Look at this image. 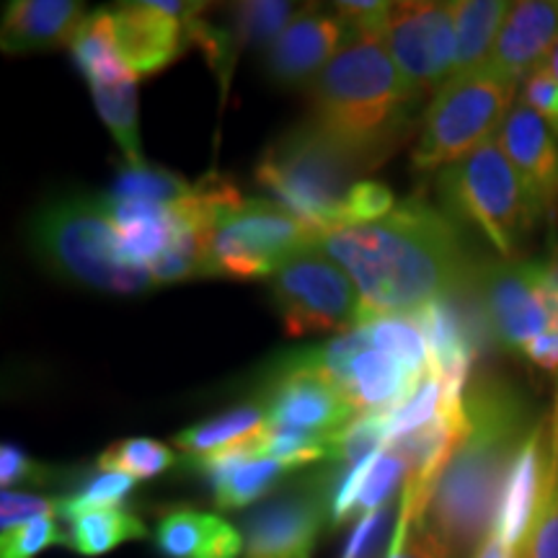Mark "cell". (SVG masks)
I'll list each match as a JSON object with an SVG mask.
<instances>
[{
  "instance_id": "277c9868",
  "label": "cell",
  "mask_w": 558,
  "mask_h": 558,
  "mask_svg": "<svg viewBox=\"0 0 558 558\" xmlns=\"http://www.w3.org/2000/svg\"><path fill=\"white\" fill-rule=\"evenodd\" d=\"M32 246L54 275L90 290L140 295L158 288L148 267L122 256L120 233L104 199L50 202L32 222Z\"/></svg>"
},
{
  "instance_id": "7bdbcfd3",
  "label": "cell",
  "mask_w": 558,
  "mask_h": 558,
  "mask_svg": "<svg viewBox=\"0 0 558 558\" xmlns=\"http://www.w3.org/2000/svg\"><path fill=\"white\" fill-rule=\"evenodd\" d=\"M47 478L45 465L34 463V460L26 456L24 450L16 448V445H3L0 448V484H3L5 492L9 486L16 484H41Z\"/></svg>"
},
{
  "instance_id": "d590c367",
  "label": "cell",
  "mask_w": 558,
  "mask_h": 558,
  "mask_svg": "<svg viewBox=\"0 0 558 558\" xmlns=\"http://www.w3.org/2000/svg\"><path fill=\"white\" fill-rule=\"evenodd\" d=\"M409 476V465L396 450H383L369 463L365 484H362L360 499H357V514L373 512V509L388 507V499L399 488L401 478Z\"/></svg>"
},
{
  "instance_id": "8d00e7d4",
  "label": "cell",
  "mask_w": 558,
  "mask_h": 558,
  "mask_svg": "<svg viewBox=\"0 0 558 558\" xmlns=\"http://www.w3.org/2000/svg\"><path fill=\"white\" fill-rule=\"evenodd\" d=\"M50 546H68V535L54 518H39L3 533L0 558H34Z\"/></svg>"
},
{
  "instance_id": "7a4b0ae2",
  "label": "cell",
  "mask_w": 558,
  "mask_h": 558,
  "mask_svg": "<svg viewBox=\"0 0 558 558\" xmlns=\"http://www.w3.org/2000/svg\"><path fill=\"white\" fill-rule=\"evenodd\" d=\"M469 432L432 492L424 522L452 558L476 556L499 518L522 445L538 429L533 401L512 380L484 375L465 390Z\"/></svg>"
},
{
  "instance_id": "5b68a950",
  "label": "cell",
  "mask_w": 558,
  "mask_h": 558,
  "mask_svg": "<svg viewBox=\"0 0 558 558\" xmlns=\"http://www.w3.org/2000/svg\"><path fill=\"white\" fill-rule=\"evenodd\" d=\"M367 169L316 124L279 135L256 166V181L318 235L341 228V205Z\"/></svg>"
},
{
  "instance_id": "44dd1931",
  "label": "cell",
  "mask_w": 558,
  "mask_h": 558,
  "mask_svg": "<svg viewBox=\"0 0 558 558\" xmlns=\"http://www.w3.org/2000/svg\"><path fill=\"white\" fill-rule=\"evenodd\" d=\"M156 546L166 558H239L246 548L230 522L190 507H177L160 518Z\"/></svg>"
},
{
  "instance_id": "d6a6232c",
  "label": "cell",
  "mask_w": 558,
  "mask_h": 558,
  "mask_svg": "<svg viewBox=\"0 0 558 558\" xmlns=\"http://www.w3.org/2000/svg\"><path fill=\"white\" fill-rule=\"evenodd\" d=\"M439 407H442V386H439V380L429 373L399 409L386 414L388 442L393 445L396 439L409 437L422 427H427L432 418L439 414Z\"/></svg>"
},
{
  "instance_id": "603a6c76",
  "label": "cell",
  "mask_w": 558,
  "mask_h": 558,
  "mask_svg": "<svg viewBox=\"0 0 558 558\" xmlns=\"http://www.w3.org/2000/svg\"><path fill=\"white\" fill-rule=\"evenodd\" d=\"M452 9H456L458 41L452 75H460L486 65L512 3H505V0H458V3H452Z\"/></svg>"
},
{
  "instance_id": "b9f144b4",
  "label": "cell",
  "mask_w": 558,
  "mask_h": 558,
  "mask_svg": "<svg viewBox=\"0 0 558 558\" xmlns=\"http://www.w3.org/2000/svg\"><path fill=\"white\" fill-rule=\"evenodd\" d=\"M54 514H60V499L24 492H3V497H0V527H3V533L32 520L54 518Z\"/></svg>"
},
{
  "instance_id": "ba28073f",
  "label": "cell",
  "mask_w": 558,
  "mask_h": 558,
  "mask_svg": "<svg viewBox=\"0 0 558 558\" xmlns=\"http://www.w3.org/2000/svg\"><path fill=\"white\" fill-rule=\"evenodd\" d=\"M318 230L275 199H243L205 230L209 277L264 279L318 243Z\"/></svg>"
},
{
  "instance_id": "f35d334b",
  "label": "cell",
  "mask_w": 558,
  "mask_h": 558,
  "mask_svg": "<svg viewBox=\"0 0 558 558\" xmlns=\"http://www.w3.org/2000/svg\"><path fill=\"white\" fill-rule=\"evenodd\" d=\"M518 558H558V481L548 476V492Z\"/></svg>"
},
{
  "instance_id": "6da1fadb",
  "label": "cell",
  "mask_w": 558,
  "mask_h": 558,
  "mask_svg": "<svg viewBox=\"0 0 558 558\" xmlns=\"http://www.w3.org/2000/svg\"><path fill=\"white\" fill-rule=\"evenodd\" d=\"M318 246L352 277L362 324L414 316L439 298L469 290L478 269L458 220L418 197H409L388 218L331 230Z\"/></svg>"
},
{
  "instance_id": "cb8c5ba5",
  "label": "cell",
  "mask_w": 558,
  "mask_h": 558,
  "mask_svg": "<svg viewBox=\"0 0 558 558\" xmlns=\"http://www.w3.org/2000/svg\"><path fill=\"white\" fill-rule=\"evenodd\" d=\"M148 538L145 522L124 507L94 509L70 522L68 546L81 556H101L128 541Z\"/></svg>"
},
{
  "instance_id": "30bf717a",
  "label": "cell",
  "mask_w": 558,
  "mask_h": 558,
  "mask_svg": "<svg viewBox=\"0 0 558 558\" xmlns=\"http://www.w3.org/2000/svg\"><path fill=\"white\" fill-rule=\"evenodd\" d=\"M546 282V262L478 264L471 292L494 344L522 354L530 341L550 331Z\"/></svg>"
},
{
  "instance_id": "bcb514c9",
  "label": "cell",
  "mask_w": 558,
  "mask_h": 558,
  "mask_svg": "<svg viewBox=\"0 0 558 558\" xmlns=\"http://www.w3.org/2000/svg\"><path fill=\"white\" fill-rule=\"evenodd\" d=\"M548 442H550V478H556V481H558V390H556V403H554V411H550Z\"/></svg>"
},
{
  "instance_id": "9c48e42d",
  "label": "cell",
  "mask_w": 558,
  "mask_h": 558,
  "mask_svg": "<svg viewBox=\"0 0 558 558\" xmlns=\"http://www.w3.org/2000/svg\"><path fill=\"white\" fill-rule=\"evenodd\" d=\"M288 337L352 331L362 326V300L352 277L318 243L305 246L269 277Z\"/></svg>"
},
{
  "instance_id": "f6af8a7d",
  "label": "cell",
  "mask_w": 558,
  "mask_h": 558,
  "mask_svg": "<svg viewBox=\"0 0 558 558\" xmlns=\"http://www.w3.org/2000/svg\"><path fill=\"white\" fill-rule=\"evenodd\" d=\"M473 558H518V556H514V550L499 538V533H492L484 543H481V548L476 550V556Z\"/></svg>"
},
{
  "instance_id": "f546056e",
  "label": "cell",
  "mask_w": 558,
  "mask_h": 558,
  "mask_svg": "<svg viewBox=\"0 0 558 558\" xmlns=\"http://www.w3.org/2000/svg\"><path fill=\"white\" fill-rule=\"evenodd\" d=\"M177 463L171 448L163 442L148 437H132L122 439V442L111 445L99 456V471L101 473H122L130 478H153L160 476Z\"/></svg>"
},
{
  "instance_id": "7c38bea8",
  "label": "cell",
  "mask_w": 558,
  "mask_h": 558,
  "mask_svg": "<svg viewBox=\"0 0 558 558\" xmlns=\"http://www.w3.org/2000/svg\"><path fill=\"white\" fill-rule=\"evenodd\" d=\"M264 411L271 429H300L339 435L357 416L337 383L320 369L305 365L295 352L277 365L264 393Z\"/></svg>"
},
{
  "instance_id": "f1b7e54d",
  "label": "cell",
  "mask_w": 558,
  "mask_h": 558,
  "mask_svg": "<svg viewBox=\"0 0 558 558\" xmlns=\"http://www.w3.org/2000/svg\"><path fill=\"white\" fill-rule=\"evenodd\" d=\"M288 471L282 463L271 458H256L248 463L239 465V469L222 473L213 481L215 486V505L220 509H241L256 501L269 492L271 486L282 478Z\"/></svg>"
},
{
  "instance_id": "ee69618b",
  "label": "cell",
  "mask_w": 558,
  "mask_h": 558,
  "mask_svg": "<svg viewBox=\"0 0 558 558\" xmlns=\"http://www.w3.org/2000/svg\"><path fill=\"white\" fill-rule=\"evenodd\" d=\"M522 354L543 369H558V331L550 329L543 337L530 341Z\"/></svg>"
},
{
  "instance_id": "2e32d148",
  "label": "cell",
  "mask_w": 558,
  "mask_h": 558,
  "mask_svg": "<svg viewBox=\"0 0 558 558\" xmlns=\"http://www.w3.org/2000/svg\"><path fill=\"white\" fill-rule=\"evenodd\" d=\"M324 505L313 494H295L262 507L246 522V558H313Z\"/></svg>"
},
{
  "instance_id": "4316f807",
  "label": "cell",
  "mask_w": 558,
  "mask_h": 558,
  "mask_svg": "<svg viewBox=\"0 0 558 558\" xmlns=\"http://www.w3.org/2000/svg\"><path fill=\"white\" fill-rule=\"evenodd\" d=\"M367 329L369 344L378 352L396 357L416 378L429 375V347L414 316H383L362 324Z\"/></svg>"
},
{
  "instance_id": "7402d4cb",
  "label": "cell",
  "mask_w": 558,
  "mask_h": 558,
  "mask_svg": "<svg viewBox=\"0 0 558 558\" xmlns=\"http://www.w3.org/2000/svg\"><path fill=\"white\" fill-rule=\"evenodd\" d=\"M70 54L90 86H117V83L137 81L120 54L114 19L109 9L88 13L81 21L70 39Z\"/></svg>"
},
{
  "instance_id": "e575fe53",
  "label": "cell",
  "mask_w": 558,
  "mask_h": 558,
  "mask_svg": "<svg viewBox=\"0 0 558 558\" xmlns=\"http://www.w3.org/2000/svg\"><path fill=\"white\" fill-rule=\"evenodd\" d=\"M132 488H135V478L122 476V473H101V476L90 478L73 497L60 499V518L73 522L81 514L94 512V509L120 507V501Z\"/></svg>"
},
{
  "instance_id": "8992f818",
  "label": "cell",
  "mask_w": 558,
  "mask_h": 558,
  "mask_svg": "<svg viewBox=\"0 0 558 558\" xmlns=\"http://www.w3.org/2000/svg\"><path fill=\"white\" fill-rule=\"evenodd\" d=\"M437 190L450 218L478 228L505 259H514L538 220L546 218L499 140L445 166L437 177Z\"/></svg>"
},
{
  "instance_id": "7dc6e473",
  "label": "cell",
  "mask_w": 558,
  "mask_h": 558,
  "mask_svg": "<svg viewBox=\"0 0 558 558\" xmlns=\"http://www.w3.org/2000/svg\"><path fill=\"white\" fill-rule=\"evenodd\" d=\"M543 68H546V70H548V73H550V75H554V78H556V83H558V39H556L554 50H550V52H548V58H546V60H543Z\"/></svg>"
},
{
  "instance_id": "ab89813d",
  "label": "cell",
  "mask_w": 558,
  "mask_h": 558,
  "mask_svg": "<svg viewBox=\"0 0 558 558\" xmlns=\"http://www.w3.org/2000/svg\"><path fill=\"white\" fill-rule=\"evenodd\" d=\"M386 558H452L445 543L437 538L424 520L399 518Z\"/></svg>"
},
{
  "instance_id": "e0dca14e",
  "label": "cell",
  "mask_w": 558,
  "mask_h": 558,
  "mask_svg": "<svg viewBox=\"0 0 558 558\" xmlns=\"http://www.w3.org/2000/svg\"><path fill=\"white\" fill-rule=\"evenodd\" d=\"M558 39V0H522L512 3L486 68L501 78L522 83V78L543 65Z\"/></svg>"
},
{
  "instance_id": "484cf974",
  "label": "cell",
  "mask_w": 558,
  "mask_h": 558,
  "mask_svg": "<svg viewBox=\"0 0 558 558\" xmlns=\"http://www.w3.org/2000/svg\"><path fill=\"white\" fill-rule=\"evenodd\" d=\"M99 117L107 124L111 135L132 166L148 163L140 145V124H137V81L117 83V86H90Z\"/></svg>"
},
{
  "instance_id": "9a60e30c",
  "label": "cell",
  "mask_w": 558,
  "mask_h": 558,
  "mask_svg": "<svg viewBox=\"0 0 558 558\" xmlns=\"http://www.w3.org/2000/svg\"><path fill=\"white\" fill-rule=\"evenodd\" d=\"M499 145L538 199L543 215L554 218L558 209V137L541 114L518 101L499 130Z\"/></svg>"
},
{
  "instance_id": "836d02e7",
  "label": "cell",
  "mask_w": 558,
  "mask_h": 558,
  "mask_svg": "<svg viewBox=\"0 0 558 558\" xmlns=\"http://www.w3.org/2000/svg\"><path fill=\"white\" fill-rule=\"evenodd\" d=\"M333 437L337 435H316V432L300 429H271L267 437L264 458L277 460L284 469H300V465L316 463V460L331 458Z\"/></svg>"
},
{
  "instance_id": "4fadbf2b",
  "label": "cell",
  "mask_w": 558,
  "mask_h": 558,
  "mask_svg": "<svg viewBox=\"0 0 558 558\" xmlns=\"http://www.w3.org/2000/svg\"><path fill=\"white\" fill-rule=\"evenodd\" d=\"M347 26L337 13L316 5L298 11L279 37L264 50V70L279 86H311L339 52Z\"/></svg>"
},
{
  "instance_id": "52a82bcc",
  "label": "cell",
  "mask_w": 558,
  "mask_h": 558,
  "mask_svg": "<svg viewBox=\"0 0 558 558\" xmlns=\"http://www.w3.org/2000/svg\"><path fill=\"white\" fill-rule=\"evenodd\" d=\"M518 96L520 83L501 78L486 65L452 75L424 109L422 132L411 153L414 169H445L497 140Z\"/></svg>"
},
{
  "instance_id": "60d3db41",
  "label": "cell",
  "mask_w": 558,
  "mask_h": 558,
  "mask_svg": "<svg viewBox=\"0 0 558 558\" xmlns=\"http://www.w3.org/2000/svg\"><path fill=\"white\" fill-rule=\"evenodd\" d=\"M390 522H393V509L390 507H380L362 514L357 527L349 535L341 558H378L380 548H386Z\"/></svg>"
},
{
  "instance_id": "8fae6325",
  "label": "cell",
  "mask_w": 558,
  "mask_h": 558,
  "mask_svg": "<svg viewBox=\"0 0 558 558\" xmlns=\"http://www.w3.org/2000/svg\"><path fill=\"white\" fill-rule=\"evenodd\" d=\"M386 45L411 99L435 96L456 70V9L432 0L390 3Z\"/></svg>"
},
{
  "instance_id": "d4e9b609",
  "label": "cell",
  "mask_w": 558,
  "mask_h": 558,
  "mask_svg": "<svg viewBox=\"0 0 558 558\" xmlns=\"http://www.w3.org/2000/svg\"><path fill=\"white\" fill-rule=\"evenodd\" d=\"M269 427L267 411L264 407H239L233 411H226V414L207 418V422L194 424V427L179 432L177 448L190 452L194 458L213 456V452L226 450L230 445L241 442L256 432H264Z\"/></svg>"
},
{
  "instance_id": "3957f363",
  "label": "cell",
  "mask_w": 558,
  "mask_h": 558,
  "mask_svg": "<svg viewBox=\"0 0 558 558\" xmlns=\"http://www.w3.org/2000/svg\"><path fill=\"white\" fill-rule=\"evenodd\" d=\"M308 90L311 122L367 171L399 150L411 132L416 101L378 34H347Z\"/></svg>"
},
{
  "instance_id": "ffe728a7",
  "label": "cell",
  "mask_w": 558,
  "mask_h": 558,
  "mask_svg": "<svg viewBox=\"0 0 558 558\" xmlns=\"http://www.w3.org/2000/svg\"><path fill=\"white\" fill-rule=\"evenodd\" d=\"M422 380L396 357L369 347L349 362L339 390L357 414H390L414 393Z\"/></svg>"
},
{
  "instance_id": "5bb4252c",
  "label": "cell",
  "mask_w": 558,
  "mask_h": 558,
  "mask_svg": "<svg viewBox=\"0 0 558 558\" xmlns=\"http://www.w3.org/2000/svg\"><path fill=\"white\" fill-rule=\"evenodd\" d=\"M109 11L120 54L135 78L160 73L192 45L184 21L163 13L156 3H122Z\"/></svg>"
},
{
  "instance_id": "ac0fdd59",
  "label": "cell",
  "mask_w": 558,
  "mask_h": 558,
  "mask_svg": "<svg viewBox=\"0 0 558 558\" xmlns=\"http://www.w3.org/2000/svg\"><path fill=\"white\" fill-rule=\"evenodd\" d=\"M548 476H550V442H548V427L538 424V429L527 437L522 445L520 456L514 458L512 471H509L505 497H501L499 518L494 533L520 554L522 543H525L530 527H533L535 518H538L543 499L548 492Z\"/></svg>"
},
{
  "instance_id": "83f0119b",
  "label": "cell",
  "mask_w": 558,
  "mask_h": 558,
  "mask_svg": "<svg viewBox=\"0 0 558 558\" xmlns=\"http://www.w3.org/2000/svg\"><path fill=\"white\" fill-rule=\"evenodd\" d=\"M190 181L181 173L166 171L160 166H120L114 184H111L109 199H143L156 205H179L192 194Z\"/></svg>"
},
{
  "instance_id": "d6986e66",
  "label": "cell",
  "mask_w": 558,
  "mask_h": 558,
  "mask_svg": "<svg viewBox=\"0 0 558 558\" xmlns=\"http://www.w3.org/2000/svg\"><path fill=\"white\" fill-rule=\"evenodd\" d=\"M86 19L78 0H13L5 5L0 45L3 52H45L70 45Z\"/></svg>"
},
{
  "instance_id": "1f68e13d",
  "label": "cell",
  "mask_w": 558,
  "mask_h": 558,
  "mask_svg": "<svg viewBox=\"0 0 558 558\" xmlns=\"http://www.w3.org/2000/svg\"><path fill=\"white\" fill-rule=\"evenodd\" d=\"M388 445L386 414H357L333 437L331 460H339L344 469H354V465L388 450Z\"/></svg>"
},
{
  "instance_id": "c3c4849f",
  "label": "cell",
  "mask_w": 558,
  "mask_h": 558,
  "mask_svg": "<svg viewBox=\"0 0 558 558\" xmlns=\"http://www.w3.org/2000/svg\"><path fill=\"white\" fill-rule=\"evenodd\" d=\"M546 269H548V277L554 279V284L558 288V246L554 248V254H550V259L546 262Z\"/></svg>"
},
{
  "instance_id": "4dcf8cb0",
  "label": "cell",
  "mask_w": 558,
  "mask_h": 558,
  "mask_svg": "<svg viewBox=\"0 0 558 558\" xmlns=\"http://www.w3.org/2000/svg\"><path fill=\"white\" fill-rule=\"evenodd\" d=\"M295 3L279 0H251V3L233 5V37L239 45H262L264 50L279 37V32L295 16Z\"/></svg>"
},
{
  "instance_id": "74e56055",
  "label": "cell",
  "mask_w": 558,
  "mask_h": 558,
  "mask_svg": "<svg viewBox=\"0 0 558 558\" xmlns=\"http://www.w3.org/2000/svg\"><path fill=\"white\" fill-rule=\"evenodd\" d=\"M393 192L383 186L380 181L360 179L347 194L344 205H341V228L362 226V222H375L388 218L393 213ZM339 228V230H341Z\"/></svg>"
}]
</instances>
